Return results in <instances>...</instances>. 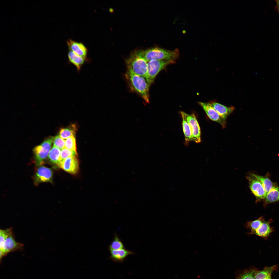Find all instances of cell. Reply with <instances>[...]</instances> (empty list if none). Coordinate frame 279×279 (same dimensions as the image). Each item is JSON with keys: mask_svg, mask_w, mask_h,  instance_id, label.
<instances>
[{"mask_svg": "<svg viewBox=\"0 0 279 279\" xmlns=\"http://www.w3.org/2000/svg\"><path fill=\"white\" fill-rule=\"evenodd\" d=\"M125 77L131 90L140 95L145 103H149V88L150 86L146 78L135 74L128 69Z\"/></svg>", "mask_w": 279, "mask_h": 279, "instance_id": "6da1fadb", "label": "cell"}, {"mask_svg": "<svg viewBox=\"0 0 279 279\" xmlns=\"http://www.w3.org/2000/svg\"><path fill=\"white\" fill-rule=\"evenodd\" d=\"M148 62L153 60L175 61L179 57V52L177 49L169 50L158 47L152 48L136 51Z\"/></svg>", "mask_w": 279, "mask_h": 279, "instance_id": "7a4b0ae2", "label": "cell"}, {"mask_svg": "<svg viewBox=\"0 0 279 279\" xmlns=\"http://www.w3.org/2000/svg\"><path fill=\"white\" fill-rule=\"evenodd\" d=\"M126 63L127 69L138 75L145 78L147 73L148 63L136 51L126 60Z\"/></svg>", "mask_w": 279, "mask_h": 279, "instance_id": "3957f363", "label": "cell"}, {"mask_svg": "<svg viewBox=\"0 0 279 279\" xmlns=\"http://www.w3.org/2000/svg\"><path fill=\"white\" fill-rule=\"evenodd\" d=\"M175 61L170 60H153L148 63V71L145 77L150 86L155 77L162 70L168 65L174 63Z\"/></svg>", "mask_w": 279, "mask_h": 279, "instance_id": "277c9868", "label": "cell"}, {"mask_svg": "<svg viewBox=\"0 0 279 279\" xmlns=\"http://www.w3.org/2000/svg\"><path fill=\"white\" fill-rule=\"evenodd\" d=\"M54 137H51L48 138L34 148L35 164L37 166H41L44 163L45 159L48 155L50 150Z\"/></svg>", "mask_w": 279, "mask_h": 279, "instance_id": "5b68a950", "label": "cell"}, {"mask_svg": "<svg viewBox=\"0 0 279 279\" xmlns=\"http://www.w3.org/2000/svg\"><path fill=\"white\" fill-rule=\"evenodd\" d=\"M246 177L249 182L250 190L255 197L256 201L264 199L267 193L260 182L252 173L248 174Z\"/></svg>", "mask_w": 279, "mask_h": 279, "instance_id": "8992f818", "label": "cell"}, {"mask_svg": "<svg viewBox=\"0 0 279 279\" xmlns=\"http://www.w3.org/2000/svg\"><path fill=\"white\" fill-rule=\"evenodd\" d=\"M24 245L17 242L14 239L13 234L9 236L0 246L1 259L10 252L22 250Z\"/></svg>", "mask_w": 279, "mask_h": 279, "instance_id": "52a82bcc", "label": "cell"}, {"mask_svg": "<svg viewBox=\"0 0 279 279\" xmlns=\"http://www.w3.org/2000/svg\"><path fill=\"white\" fill-rule=\"evenodd\" d=\"M53 175L51 169L44 166H40L36 169L34 176L35 183L37 184L42 182H51Z\"/></svg>", "mask_w": 279, "mask_h": 279, "instance_id": "ba28073f", "label": "cell"}, {"mask_svg": "<svg viewBox=\"0 0 279 279\" xmlns=\"http://www.w3.org/2000/svg\"><path fill=\"white\" fill-rule=\"evenodd\" d=\"M65 171L73 175L77 174L79 170V163L77 156L70 157L62 160L58 165Z\"/></svg>", "mask_w": 279, "mask_h": 279, "instance_id": "9c48e42d", "label": "cell"}, {"mask_svg": "<svg viewBox=\"0 0 279 279\" xmlns=\"http://www.w3.org/2000/svg\"><path fill=\"white\" fill-rule=\"evenodd\" d=\"M187 120L190 126L193 141L198 143L201 142L200 128L195 115L188 114L184 112Z\"/></svg>", "mask_w": 279, "mask_h": 279, "instance_id": "30bf717a", "label": "cell"}, {"mask_svg": "<svg viewBox=\"0 0 279 279\" xmlns=\"http://www.w3.org/2000/svg\"><path fill=\"white\" fill-rule=\"evenodd\" d=\"M198 103L202 108L210 119L219 123L223 128L225 127L226 121L213 109L210 103L198 102Z\"/></svg>", "mask_w": 279, "mask_h": 279, "instance_id": "8fae6325", "label": "cell"}, {"mask_svg": "<svg viewBox=\"0 0 279 279\" xmlns=\"http://www.w3.org/2000/svg\"><path fill=\"white\" fill-rule=\"evenodd\" d=\"M67 44L69 50L80 56L86 58L87 50L83 43L69 39L67 41Z\"/></svg>", "mask_w": 279, "mask_h": 279, "instance_id": "7c38bea8", "label": "cell"}, {"mask_svg": "<svg viewBox=\"0 0 279 279\" xmlns=\"http://www.w3.org/2000/svg\"><path fill=\"white\" fill-rule=\"evenodd\" d=\"M109 249L111 254L110 259L116 262H122L128 255L134 254L131 251L125 248L118 250Z\"/></svg>", "mask_w": 279, "mask_h": 279, "instance_id": "4fadbf2b", "label": "cell"}, {"mask_svg": "<svg viewBox=\"0 0 279 279\" xmlns=\"http://www.w3.org/2000/svg\"><path fill=\"white\" fill-rule=\"evenodd\" d=\"M210 103L213 109L226 121L228 116L235 109L233 106H226L215 102L212 101Z\"/></svg>", "mask_w": 279, "mask_h": 279, "instance_id": "5bb4252c", "label": "cell"}, {"mask_svg": "<svg viewBox=\"0 0 279 279\" xmlns=\"http://www.w3.org/2000/svg\"><path fill=\"white\" fill-rule=\"evenodd\" d=\"M277 266L274 265L270 267H265L261 270H257L255 276V279H272V273L277 269Z\"/></svg>", "mask_w": 279, "mask_h": 279, "instance_id": "9a60e30c", "label": "cell"}, {"mask_svg": "<svg viewBox=\"0 0 279 279\" xmlns=\"http://www.w3.org/2000/svg\"><path fill=\"white\" fill-rule=\"evenodd\" d=\"M70 62L74 65L78 71H80L85 61V58L80 56L69 50L68 54Z\"/></svg>", "mask_w": 279, "mask_h": 279, "instance_id": "2e32d148", "label": "cell"}, {"mask_svg": "<svg viewBox=\"0 0 279 279\" xmlns=\"http://www.w3.org/2000/svg\"><path fill=\"white\" fill-rule=\"evenodd\" d=\"M180 114L182 119V129L184 135L185 143H188L191 141H193L190 128L187 120L184 114V112L181 111Z\"/></svg>", "mask_w": 279, "mask_h": 279, "instance_id": "e0dca14e", "label": "cell"}, {"mask_svg": "<svg viewBox=\"0 0 279 279\" xmlns=\"http://www.w3.org/2000/svg\"><path fill=\"white\" fill-rule=\"evenodd\" d=\"M272 232V230L268 222L263 221L259 228L254 231L250 233L263 237L268 236Z\"/></svg>", "mask_w": 279, "mask_h": 279, "instance_id": "ac0fdd59", "label": "cell"}, {"mask_svg": "<svg viewBox=\"0 0 279 279\" xmlns=\"http://www.w3.org/2000/svg\"><path fill=\"white\" fill-rule=\"evenodd\" d=\"M253 175L261 183L267 193L277 185L272 182L267 176H261L254 173Z\"/></svg>", "mask_w": 279, "mask_h": 279, "instance_id": "d6986e66", "label": "cell"}, {"mask_svg": "<svg viewBox=\"0 0 279 279\" xmlns=\"http://www.w3.org/2000/svg\"><path fill=\"white\" fill-rule=\"evenodd\" d=\"M266 203H271L279 200V187L277 185L267 193L264 199Z\"/></svg>", "mask_w": 279, "mask_h": 279, "instance_id": "ffe728a7", "label": "cell"}, {"mask_svg": "<svg viewBox=\"0 0 279 279\" xmlns=\"http://www.w3.org/2000/svg\"><path fill=\"white\" fill-rule=\"evenodd\" d=\"M60 149L53 146L48 155L50 161L52 163L58 165L62 161Z\"/></svg>", "mask_w": 279, "mask_h": 279, "instance_id": "44dd1931", "label": "cell"}, {"mask_svg": "<svg viewBox=\"0 0 279 279\" xmlns=\"http://www.w3.org/2000/svg\"><path fill=\"white\" fill-rule=\"evenodd\" d=\"M76 130V126L73 124L68 128L60 129L59 135L63 139H66L69 137L75 136Z\"/></svg>", "mask_w": 279, "mask_h": 279, "instance_id": "7402d4cb", "label": "cell"}, {"mask_svg": "<svg viewBox=\"0 0 279 279\" xmlns=\"http://www.w3.org/2000/svg\"><path fill=\"white\" fill-rule=\"evenodd\" d=\"M125 248L122 242L115 234L114 239L109 246V249L118 250Z\"/></svg>", "mask_w": 279, "mask_h": 279, "instance_id": "603a6c76", "label": "cell"}, {"mask_svg": "<svg viewBox=\"0 0 279 279\" xmlns=\"http://www.w3.org/2000/svg\"><path fill=\"white\" fill-rule=\"evenodd\" d=\"M263 220L261 217L255 220L248 222L246 224V227L251 230V233L253 232L259 228Z\"/></svg>", "mask_w": 279, "mask_h": 279, "instance_id": "cb8c5ba5", "label": "cell"}, {"mask_svg": "<svg viewBox=\"0 0 279 279\" xmlns=\"http://www.w3.org/2000/svg\"><path fill=\"white\" fill-rule=\"evenodd\" d=\"M257 270L252 269L246 270L239 275L236 279H255Z\"/></svg>", "mask_w": 279, "mask_h": 279, "instance_id": "d4e9b609", "label": "cell"}, {"mask_svg": "<svg viewBox=\"0 0 279 279\" xmlns=\"http://www.w3.org/2000/svg\"><path fill=\"white\" fill-rule=\"evenodd\" d=\"M75 136L69 137L65 140V148L77 152L76 138Z\"/></svg>", "mask_w": 279, "mask_h": 279, "instance_id": "484cf974", "label": "cell"}, {"mask_svg": "<svg viewBox=\"0 0 279 279\" xmlns=\"http://www.w3.org/2000/svg\"><path fill=\"white\" fill-rule=\"evenodd\" d=\"M12 229L10 228L4 230H0V246L2 245L6 239L13 234Z\"/></svg>", "mask_w": 279, "mask_h": 279, "instance_id": "4316f807", "label": "cell"}, {"mask_svg": "<svg viewBox=\"0 0 279 279\" xmlns=\"http://www.w3.org/2000/svg\"><path fill=\"white\" fill-rule=\"evenodd\" d=\"M77 152L64 148L61 151V157L62 160L70 157L77 156Z\"/></svg>", "mask_w": 279, "mask_h": 279, "instance_id": "83f0119b", "label": "cell"}, {"mask_svg": "<svg viewBox=\"0 0 279 279\" xmlns=\"http://www.w3.org/2000/svg\"><path fill=\"white\" fill-rule=\"evenodd\" d=\"M53 146L59 149H62L65 148V140L61 138L59 135L54 137Z\"/></svg>", "mask_w": 279, "mask_h": 279, "instance_id": "f1b7e54d", "label": "cell"}, {"mask_svg": "<svg viewBox=\"0 0 279 279\" xmlns=\"http://www.w3.org/2000/svg\"><path fill=\"white\" fill-rule=\"evenodd\" d=\"M276 2L278 9L279 10V0H276Z\"/></svg>", "mask_w": 279, "mask_h": 279, "instance_id": "f546056e", "label": "cell"}]
</instances>
